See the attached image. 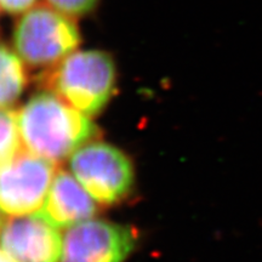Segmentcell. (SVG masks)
Returning <instances> with one entry per match:
<instances>
[{"instance_id":"6da1fadb","label":"cell","mask_w":262,"mask_h":262,"mask_svg":"<svg viewBox=\"0 0 262 262\" xmlns=\"http://www.w3.org/2000/svg\"><path fill=\"white\" fill-rule=\"evenodd\" d=\"M22 147L32 155L57 164L96 139L90 118L55 94L34 95L17 112Z\"/></svg>"},{"instance_id":"7a4b0ae2","label":"cell","mask_w":262,"mask_h":262,"mask_svg":"<svg viewBox=\"0 0 262 262\" xmlns=\"http://www.w3.org/2000/svg\"><path fill=\"white\" fill-rule=\"evenodd\" d=\"M49 91L90 117L103 110L116 88V64L104 51H74L42 74Z\"/></svg>"},{"instance_id":"3957f363","label":"cell","mask_w":262,"mask_h":262,"mask_svg":"<svg viewBox=\"0 0 262 262\" xmlns=\"http://www.w3.org/2000/svg\"><path fill=\"white\" fill-rule=\"evenodd\" d=\"M80 33L70 16L51 6H35L25 12L14 31V48L26 64L51 68L73 54Z\"/></svg>"},{"instance_id":"277c9868","label":"cell","mask_w":262,"mask_h":262,"mask_svg":"<svg viewBox=\"0 0 262 262\" xmlns=\"http://www.w3.org/2000/svg\"><path fill=\"white\" fill-rule=\"evenodd\" d=\"M71 171L98 204L123 201L134 185V168L120 149L108 143H85L72 155Z\"/></svg>"},{"instance_id":"5b68a950","label":"cell","mask_w":262,"mask_h":262,"mask_svg":"<svg viewBox=\"0 0 262 262\" xmlns=\"http://www.w3.org/2000/svg\"><path fill=\"white\" fill-rule=\"evenodd\" d=\"M55 165L22 149L0 170V211L10 217L37 214L56 173Z\"/></svg>"},{"instance_id":"8992f818","label":"cell","mask_w":262,"mask_h":262,"mask_svg":"<svg viewBox=\"0 0 262 262\" xmlns=\"http://www.w3.org/2000/svg\"><path fill=\"white\" fill-rule=\"evenodd\" d=\"M135 243L127 226L91 219L67 229L61 262H124Z\"/></svg>"},{"instance_id":"52a82bcc","label":"cell","mask_w":262,"mask_h":262,"mask_svg":"<svg viewBox=\"0 0 262 262\" xmlns=\"http://www.w3.org/2000/svg\"><path fill=\"white\" fill-rule=\"evenodd\" d=\"M0 245L18 262H60L63 238L38 216H17L2 227Z\"/></svg>"},{"instance_id":"ba28073f","label":"cell","mask_w":262,"mask_h":262,"mask_svg":"<svg viewBox=\"0 0 262 262\" xmlns=\"http://www.w3.org/2000/svg\"><path fill=\"white\" fill-rule=\"evenodd\" d=\"M96 204L73 173L60 170L55 173L44 204L35 216L57 229L71 228L94 219L98 211Z\"/></svg>"},{"instance_id":"9c48e42d","label":"cell","mask_w":262,"mask_h":262,"mask_svg":"<svg viewBox=\"0 0 262 262\" xmlns=\"http://www.w3.org/2000/svg\"><path fill=\"white\" fill-rule=\"evenodd\" d=\"M25 62L17 52L0 44V108H9L17 102L27 85Z\"/></svg>"},{"instance_id":"30bf717a","label":"cell","mask_w":262,"mask_h":262,"mask_svg":"<svg viewBox=\"0 0 262 262\" xmlns=\"http://www.w3.org/2000/svg\"><path fill=\"white\" fill-rule=\"evenodd\" d=\"M17 112L10 108H0V170L11 162L21 150Z\"/></svg>"},{"instance_id":"8fae6325","label":"cell","mask_w":262,"mask_h":262,"mask_svg":"<svg viewBox=\"0 0 262 262\" xmlns=\"http://www.w3.org/2000/svg\"><path fill=\"white\" fill-rule=\"evenodd\" d=\"M98 2L100 0H48L51 8L70 17L88 14L95 9Z\"/></svg>"},{"instance_id":"7c38bea8","label":"cell","mask_w":262,"mask_h":262,"mask_svg":"<svg viewBox=\"0 0 262 262\" xmlns=\"http://www.w3.org/2000/svg\"><path fill=\"white\" fill-rule=\"evenodd\" d=\"M35 2L37 0H0V9L12 15L22 14L31 10Z\"/></svg>"},{"instance_id":"4fadbf2b","label":"cell","mask_w":262,"mask_h":262,"mask_svg":"<svg viewBox=\"0 0 262 262\" xmlns=\"http://www.w3.org/2000/svg\"><path fill=\"white\" fill-rule=\"evenodd\" d=\"M0 262H18V261L12 257L8 251H5L4 249L0 248Z\"/></svg>"},{"instance_id":"5bb4252c","label":"cell","mask_w":262,"mask_h":262,"mask_svg":"<svg viewBox=\"0 0 262 262\" xmlns=\"http://www.w3.org/2000/svg\"><path fill=\"white\" fill-rule=\"evenodd\" d=\"M2 227H3V226H2V220H0V231H2Z\"/></svg>"}]
</instances>
